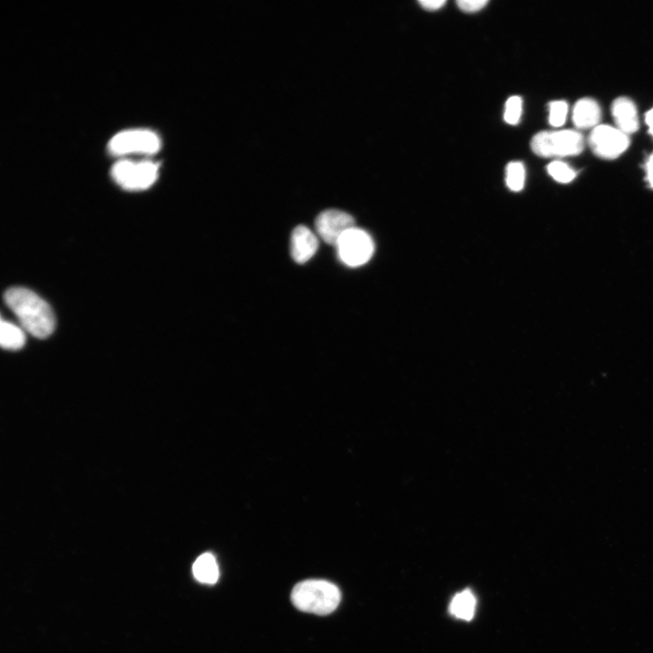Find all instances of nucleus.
<instances>
[{"label":"nucleus","instance_id":"obj_13","mask_svg":"<svg viewBox=\"0 0 653 653\" xmlns=\"http://www.w3.org/2000/svg\"><path fill=\"white\" fill-rule=\"evenodd\" d=\"M476 599L470 590L457 593L450 603V612L454 617L471 620L475 613Z\"/></svg>","mask_w":653,"mask_h":653},{"label":"nucleus","instance_id":"obj_10","mask_svg":"<svg viewBox=\"0 0 653 653\" xmlns=\"http://www.w3.org/2000/svg\"><path fill=\"white\" fill-rule=\"evenodd\" d=\"M618 129L626 134L635 132L638 128V119L634 102L627 97H619L611 107Z\"/></svg>","mask_w":653,"mask_h":653},{"label":"nucleus","instance_id":"obj_20","mask_svg":"<svg viewBox=\"0 0 653 653\" xmlns=\"http://www.w3.org/2000/svg\"><path fill=\"white\" fill-rule=\"evenodd\" d=\"M444 0H422L419 1L421 6L429 11H434L444 5Z\"/></svg>","mask_w":653,"mask_h":653},{"label":"nucleus","instance_id":"obj_6","mask_svg":"<svg viewBox=\"0 0 653 653\" xmlns=\"http://www.w3.org/2000/svg\"><path fill=\"white\" fill-rule=\"evenodd\" d=\"M336 247L340 260L349 267H359L366 263L375 249L369 234L356 227L347 230Z\"/></svg>","mask_w":653,"mask_h":653},{"label":"nucleus","instance_id":"obj_21","mask_svg":"<svg viewBox=\"0 0 653 653\" xmlns=\"http://www.w3.org/2000/svg\"><path fill=\"white\" fill-rule=\"evenodd\" d=\"M647 179L650 186L653 188V153L647 162Z\"/></svg>","mask_w":653,"mask_h":653},{"label":"nucleus","instance_id":"obj_9","mask_svg":"<svg viewBox=\"0 0 653 653\" xmlns=\"http://www.w3.org/2000/svg\"><path fill=\"white\" fill-rule=\"evenodd\" d=\"M317 248V238L307 227L299 225L293 229L290 239V252L297 263L303 264L309 260Z\"/></svg>","mask_w":653,"mask_h":653},{"label":"nucleus","instance_id":"obj_5","mask_svg":"<svg viewBox=\"0 0 653 653\" xmlns=\"http://www.w3.org/2000/svg\"><path fill=\"white\" fill-rule=\"evenodd\" d=\"M161 140L154 132L135 129L122 131L109 141V151L114 155L133 153L153 154L160 150Z\"/></svg>","mask_w":653,"mask_h":653},{"label":"nucleus","instance_id":"obj_12","mask_svg":"<svg viewBox=\"0 0 653 653\" xmlns=\"http://www.w3.org/2000/svg\"><path fill=\"white\" fill-rule=\"evenodd\" d=\"M192 572L199 581L207 584H214L219 576L216 559L210 552L203 553L196 559L192 566Z\"/></svg>","mask_w":653,"mask_h":653},{"label":"nucleus","instance_id":"obj_14","mask_svg":"<svg viewBox=\"0 0 653 653\" xmlns=\"http://www.w3.org/2000/svg\"><path fill=\"white\" fill-rule=\"evenodd\" d=\"M25 342V335L23 328L15 324L1 320L0 343L5 349H19Z\"/></svg>","mask_w":653,"mask_h":653},{"label":"nucleus","instance_id":"obj_7","mask_svg":"<svg viewBox=\"0 0 653 653\" xmlns=\"http://www.w3.org/2000/svg\"><path fill=\"white\" fill-rule=\"evenodd\" d=\"M593 152L603 159H615L623 153L629 144L628 134L618 128L598 125L589 138Z\"/></svg>","mask_w":653,"mask_h":653},{"label":"nucleus","instance_id":"obj_2","mask_svg":"<svg viewBox=\"0 0 653 653\" xmlns=\"http://www.w3.org/2000/svg\"><path fill=\"white\" fill-rule=\"evenodd\" d=\"M340 599L339 589L324 580H303L295 585L291 592V600L297 609L317 615L333 612Z\"/></svg>","mask_w":653,"mask_h":653},{"label":"nucleus","instance_id":"obj_3","mask_svg":"<svg viewBox=\"0 0 653 653\" xmlns=\"http://www.w3.org/2000/svg\"><path fill=\"white\" fill-rule=\"evenodd\" d=\"M531 147L541 157H565L580 153L584 141L582 135L573 130L543 131L533 136Z\"/></svg>","mask_w":653,"mask_h":653},{"label":"nucleus","instance_id":"obj_15","mask_svg":"<svg viewBox=\"0 0 653 653\" xmlns=\"http://www.w3.org/2000/svg\"><path fill=\"white\" fill-rule=\"evenodd\" d=\"M506 184L513 191L521 190L524 186L525 169L521 162L512 161L506 166Z\"/></svg>","mask_w":653,"mask_h":653},{"label":"nucleus","instance_id":"obj_11","mask_svg":"<svg viewBox=\"0 0 653 653\" xmlns=\"http://www.w3.org/2000/svg\"><path fill=\"white\" fill-rule=\"evenodd\" d=\"M600 114V108L596 101L583 98L579 100L574 106L572 121L580 129L590 128L598 126Z\"/></svg>","mask_w":653,"mask_h":653},{"label":"nucleus","instance_id":"obj_17","mask_svg":"<svg viewBox=\"0 0 653 653\" xmlns=\"http://www.w3.org/2000/svg\"><path fill=\"white\" fill-rule=\"evenodd\" d=\"M568 104L565 101H553L549 104V122L553 127L561 126L567 118Z\"/></svg>","mask_w":653,"mask_h":653},{"label":"nucleus","instance_id":"obj_4","mask_svg":"<svg viewBox=\"0 0 653 653\" xmlns=\"http://www.w3.org/2000/svg\"><path fill=\"white\" fill-rule=\"evenodd\" d=\"M159 165L151 161L135 162L129 160L117 161L111 173L114 181L130 190H144L151 186L158 177Z\"/></svg>","mask_w":653,"mask_h":653},{"label":"nucleus","instance_id":"obj_22","mask_svg":"<svg viewBox=\"0 0 653 653\" xmlns=\"http://www.w3.org/2000/svg\"><path fill=\"white\" fill-rule=\"evenodd\" d=\"M645 120L648 126V131L653 136V108L646 113Z\"/></svg>","mask_w":653,"mask_h":653},{"label":"nucleus","instance_id":"obj_16","mask_svg":"<svg viewBox=\"0 0 653 653\" xmlns=\"http://www.w3.org/2000/svg\"><path fill=\"white\" fill-rule=\"evenodd\" d=\"M549 174L557 181L568 183L571 181L576 172L567 163L560 161H554L547 166Z\"/></svg>","mask_w":653,"mask_h":653},{"label":"nucleus","instance_id":"obj_19","mask_svg":"<svg viewBox=\"0 0 653 653\" xmlns=\"http://www.w3.org/2000/svg\"><path fill=\"white\" fill-rule=\"evenodd\" d=\"M487 3L486 0H459L457 5L465 13H474L483 8Z\"/></svg>","mask_w":653,"mask_h":653},{"label":"nucleus","instance_id":"obj_1","mask_svg":"<svg viewBox=\"0 0 653 653\" xmlns=\"http://www.w3.org/2000/svg\"><path fill=\"white\" fill-rule=\"evenodd\" d=\"M4 300L22 328L32 336L43 339L53 333L55 325L53 310L34 292L24 288H11L5 291Z\"/></svg>","mask_w":653,"mask_h":653},{"label":"nucleus","instance_id":"obj_8","mask_svg":"<svg viewBox=\"0 0 653 653\" xmlns=\"http://www.w3.org/2000/svg\"><path fill=\"white\" fill-rule=\"evenodd\" d=\"M315 224L320 238L335 247L347 230L356 227L355 220L350 214L333 209L320 212Z\"/></svg>","mask_w":653,"mask_h":653},{"label":"nucleus","instance_id":"obj_18","mask_svg":"<svg viewBox=\"0 0 653 653\" xmlns=\"http://www.w3.org/2000/svg\"><path fill=\"white\" fill-rule=\"evenodd\" d=\"M522 111V101L519 96L510 97L504 107L503 118L509 124H517L520 121Z\"/></svg>","mask_w":653,"mask_h":653}]
</instances>
